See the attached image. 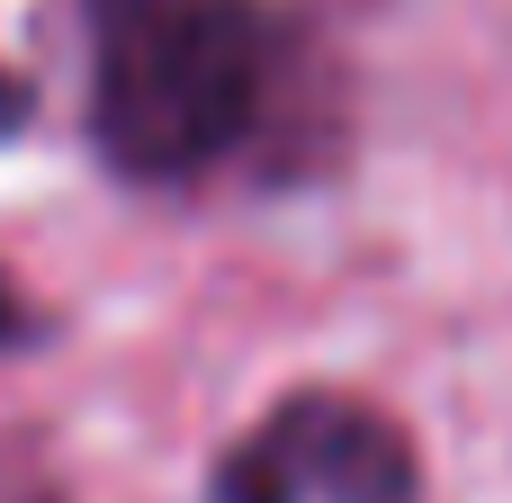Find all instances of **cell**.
<instances>
[{"instance_id": "277c9868", "label": "cell", "mask_w": 512, "mask_h": 503, "mask_svg": "<svg viewBox=\"0 0 512 503\" xmlns=\"http://www.w3.org/2000/svg\"><path fill=\"white\" fill-rule=\"evenodd\" d=\"M18 117H27V90H18V81H9V72H0V135H9V126H18Z\"/></svg>"}, {"instance_id": "7a4b0ae2", "label": "cell", "mask_w": 512, "mask_h": 503, "mask_svg": "<svg viewBox=\"0 0 512 503\" xmlns=\"http://www.w3.org/2000/svg\"><path fill=\"white\" fill-rule=\"evenodd\" d=\"M207 503H423V459L387 405L297 387L216 459Z\"/></svg>"}, {"instance_id": "6da1fadb", "label": "cell", "mask_w": 512, "mask_h": 503, "mask_svg": "<svg viewBox=\"0 0 512 503\" xmlns=\"http://www.w3.org/2000/svg\"><path fill=\"white\" fill-rule=\"evenodd\" d=\"M81 54L117 180H207L288 126L297 27L270 0H81Z\"/></svg>"}, {"instance_id": "3957f363", "label": "cell", "mask_w": 512, "mask_h": 503, "mask_svg": "<svg viewBox=\"0 0 512 503\" xmlns=\"http://www.w3.org/2000/svg\"><path fill=\"white\" fill-rule=\"evenodd\" d=\"M36 333H45V315L18 297V279H0V351H27Z\"/></svg>"}]
</instances>
